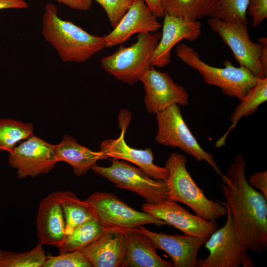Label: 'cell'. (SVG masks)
<instances>
[{"label":"cell","instance_id":"6da1fadb","mask_svg":"<svg viewBox=\"0 0 267 267\" xmlns=\"http://www.w3.org/2000/svg\"><path fill=\"white\" fill-rule=\"evenodd\" d=\"M246 164L243 156L237 155L219 185L239 238L249 250L261 255L267 250V199L248 182Z\"/></svg>","mask_w":267,"mask_h":267},{"label":"cell","instance_id":"7a4b0ae2","mask_svg":"<svg viewBox=\"0 0 267 267\" xmlns=\"http://www.w3.org/2000/svg\"><path fill=\"white\" fill-rule=\"evenodd\" d=\"M42 33L64 62H85L106 47L104 37L91 35L61 19L56 7L50 2L45 6Z\"/></svg>","mask_w":267,"mask_h":267},{"label":"cell","instance_id":"3957f363","mask_svg":"<svg viewBox=\"0 0 267 267\" xmlns=\"http://www.w3.org/2000/svg\"><path fill=\"white\" fill-rule=\"evenodd\" d=\"M187 160L184 155L174 152L165 162L169 172L164 180L167 187V199L182 203L198 216L217 222L226 215V207L222 202L209 199L203 190L195 183L186 168Z\"/></svg>","mask_w":267,"mask_h":267},{"label":"cell","instance_id":"277c9868","mask_svg":"<svg viewBox=\"0 0 267 267\" xmlns=\"http://www.w3.org/2000/svg\"><path fill=\"white\" fill-rule=\"evenodd\" d=\"M176 52L183 63L202 76L205 84L220 88L226 96L240 101L256 84L257 77L242 66H234L229 60L224 61V68L213 67L202 60L198 52L183 43L177 45Z\"/></svg>","mask_w":267,"mask_h":267},{"label":"cell","instance_id":"5b68a950","mask_svg":"<svg viewBox=\"0 0 267 267\" xmlns=\"http://www.w3.org/2000/svg\"><path fill=\"white\" fill-rule=\"evenodd\" d=\"M160 32L139 33L136 42L123 45L112 54L101 60L103 69L117 80L130 85L140 81L143 75L154 67L152 54L161 39Z\"/></svg>","mask_w":267,"mask_h":267},{"label":"cell","instance_id":"8992f818","mask_svg":"<svg viewBox=\"0 0 267 267\" xmlns=\"http://www.w3.org/2000/svg\"><path fill=\"white\" fill-rule=\"evenodd\" d=\"M223 203L227 210L225 223L212 233L204 243L209 255L205 259H197L196 267H254L247 246L235 230L230 209Z\"/></svg>","mask_w":267,"mask_h":267},{"label":"cell","instance_id":"52a82bcc","mask_svg":"<svg viewBox=\"0 0 267 267\" xmlns=\"http://www.w3.org/2000/svg\"><path fill=\"white\" fill-rule=\"evenodd\" d=\"M158 130L156 142L165 146L178 147L198 162L204 161L216 174L222 173L212 155L204 150L185 123L178 105L175 104L156 114Z\"/></svg>","mask_w":267,"mask_h":267},{"label":"cell","instance_id":"ba28073f","mask_svg":"<svg viewBox=\"0 0 267 267\" xmlns=\"http://www.w3.org/2000/svg\"><path fill=\"white\" fill-rule=\"evenodd\" d=\"M86 201L95 219L104 228L118 227L125 230L146 224L169 225L149 214L133 209L113 193L96 191Z\"/></svg>","mask_w":267,"mask_h":267},{"label":"cell","instance_id":"9c48e42d","mask_svg":"<svg viewBox=\"0 0 267 267\" xmlns=\"http://www.w3.org/2000/svg\"><path fill=\"white\" fill-rule=\"evenodd\" d=\"M109 167L93 166L91 170L113 183L118 188L132 191L142 196L149 203H156L167 199L164 180L153 179L140 168L124 160L110 158Z\"/></svg>","mask_w":267,"mask_h":267},{"label":"cell","instance_id":"30bf717a","mask_svg":"<svg viewBox=\"0 0 267 267\" xmlns=\"http://www.w3.org/2000/svg\"><path fill=\"white\" fill-rule=\"evenodd\" d=\"M208 24L230 48L240 66L246 68L255 77L264 78L259 61L263 45L251 40L247 24L213 17L210 18Z\"/></svg>","mask_w":267,"mask_h":267},{"label":"cell","instance_id":"8fae6325","mask_svg":"<svg viewBox=\"0 0 267 267\" xmlns=\"http://www.w3.org/2000/svg\"><path fill=\"white\" fill-rule=\"evenodd\" d=\"M57 163L52 145L34 135L9 152L8 163L19 179L47 174Z\"/></svg>","mask_w":267,"mask_h":267},{"label":"cell","instance_id":"7c38bea8","mask_svg":"<svg viewBox=\"0 0 267 267\" xmlns=\"http://www.w3.org/2000/svg\"><path fill=\"white\" fill-rule=\"evenodd\" d=\"M140 81L144 86V102L148 113L156 115L173 104L185 106L189 94L185 88L175 83L166 72L154 67L147 70Z\"/></svg>","mask_w":267,"mask_h":267},{"label":"cell","instance_id":"4fadbf2b","mask_svg":"<svg viewBox=\"0 0 267 267\" xmlns=\"http://www.w3.org/2000/svg\"><path fill=\"white\" fill-rule=\"evenodd\" d=\"M143 212L162 220L184 234L197 237L209 236L219 227L217 222L191 214L176 201L166 199L156 203L145 202Z\"/></svg>","mask_w":267,"mask_h":267},{"label":"cell","instance_id":"5bb4252c","mask_svg":"<svg viewBox=\"0 0 267 267\" xmlns=\"http://www.w3.org/2000/svg\"><path fill=\"white\" fill-rule=\"evenodd\" d=\"M137 230L148 237L157 249L164 251L171 258L175 267H196L197 254L209 236L169 234L150 231L138 226Z\"/></svg>","mask_w":267,"mask_h":267},{"label":"cell","instance_id":"9a60e30c","mask_svg":"<svg viewBox=\"0 0 267 267\" xmlns=\"http://www.w3.org/2000/svg\"><path fill=\"white\" fill-rule=\"evenodd\" d=\"M124 229L106 228L81 251L94 267H123L127 249Z\"/></svg>","mask_w":267,"mask_h":267},{"label":"cell","instance_id":"2e32d148","mask_svg":"<svg viewBox=\"0 0 267 267\" xmlns=\"http://www.w3.org/2000/svg\"><path fill=\"white\" fill-rule=\"evenodd\" d=\"M161 37L154 50L151 63L153 66L164 67L171 60L172 48L182 40L194 42L201 33V24L165 15Z\"/></svg>","mask_w":267,"mask_h":267},{"label":"cell","instance_id":"e0dca14e","mask_svg":"<svg viewBox=\"0 0 267 267\" xmlns=\"http://www.w3.org/2000/svg\"><path fill=\"white\" fill-rule=\"evenodd\" d=\"M161 26L144 0H136L114 30L104 37L105 46L122 44L135 34L157 32Z\"/></svg>","mask_w":267,"mask_h":267},{"label":"cell","instance_id":"ac0fdd59","mask_svg":"<svg viewBox=\"0 0 267 267\" xmlns=\"http://www.w3.org/2000/svg\"><path fill=\"white\" fill-rule=\"evenodd\" d=\"M37 236L42 245L59 247L66 234V222L57 192L40 201L36 218Z\"/></svg>","mask_w":267,"mask_h":267},{"label":"cell","instance_id":"d6986e66","mask_svg":"<svg viewBox=\"0 0 267 267\" xmlns=\"http://www.w3.org/2000/svg\"><path fill=\"white\" fill-rule=\"evenodd\" d=\"M120 135L116 139L103 140L100 151L108 158L120 159L132 163L139 167L150 178L158 180H165L169 172L165 167L155 165L150 148L137 149L129 146L125 139L126 129H121Z\"/></svg>","mask_w":267,"mask_h":267},{"label":"cell","instance_id":"ffe728a7","mask_svg":"<svg viewBox=\"0 0 267 267\" xmlns=\"http://www.w3.org/2000/svg\"><path fill=\"white\" fill-rule=\"evenodd\" d=\"M127 249L123 267H172L173 265L160 258L152 241L135 228L124 230Z\"/></svg>","mask_w":267,"mask_h":267},{"label":"cell","instance_id":"44dd1931","mask_svg":"<svg viewBox=\"0 0 267 267\" xmlns=\"http://www.w3.org/2000/svg\"><path fill=\"white\" fill-rule=\"evenodd\" d=\"M57 162H64L73 168L77 176H82L100 160L108 158L102 152L92 151L79 144L69 135H65L61 141L54 145Z\"/></svg>","mask_w":267,"mask_h":267},{"label":"cell","instance_id":"7402d4cb","mask_svg":"<svg viewBox=\"0 0 267 267\" xmlns=\"http://www.w3.org/2000/svg\"><path fill=\"white\" fill-rule=\"evenodd\" d=\"M267 100V78H257L256 84L240 100L230 116L231 125L223 135L216 142L217 148L224 146L226 139L230 132L236 126L239 120L243 117H247L257 111L259 106Z\"/></svg>","mask_w":267,"mask_h":267},{"label":"cell","instance_id":"603a6c76","mask_svg":"<svg viewBox=\"0 0 267 267\" xmlns=\"http://www.w3.org/2000/svg\"><path fill=\"white\" fill-rule=\"evenodd\" d=\"M216 0H161L165 15L188 21L210 17Z\"/></svg>","mask_w":267,"mask_h":267},{"label":"cell","instance_id":"cb8c5ba5","mask_svg":"<svg viewBox=\"0 0 267 267\" xmlns=\"http://www.w3.org/2000/svg\"><path fill=\"white\" fill-rule=\"evenodd\" d=\"M64 213L66 234L84 222L95 219L88 202L82 201L72 191H57Z\"/></svg>","mask_w":267,"mask_h":267},{"label":"cell","instance_id":"d4e9b609","mask_svg":"<svg viewBox=\"0 0 267 267\" xmlns=\"http://www.w3.org/2000/svg\"><path fill=\"white\" fill-rule=\"evenodd\" d=\"M104 230L95 219L84 222L66 235L62 244L58 247L59 254L82 250L97 238Z\"/></svg>","mask_w":267,"mask_h":267},{"label":"cell","instance_id":"484cf974","mask_svg":"<svg viewBox=\"0 0 267 267\" xmlns=\"http://www.w3.org/2000/svg\"><path fill=\"white\" fill-rule=\"evenodd\" d=\"M34 127L11 118L0 119V151H11L16 144L33 135Z\"/></svg>","mask_w":267,"mask_h":267},{"label":"cell","instance_id":"4316f807","mask_svg":"<svg viewBox=\"0 0 267 267\" xmlns=\"http://www.w3.org/2000/svg\"><path fill=\"white\" fill-rule=\"evenodd\" d=\"M47 256L38 243L33 249L20 253L3 251L0 256V267H43Z\"/></svg>","mask_w":267,"mask_h":267},{"label":"cell","instance_id":"83f0119b","mask_svg":"<svg viewBox=\"0 0 267 267\" xmlns=\"http://www.w3.org/2000/svg\"><path fill=\"white\" fill-rule=\"evenodd\" d=\"M248 0H216L211 17L229 22L248 24Z\"/></svg>","mask_w":267,"mask_h":267},{"label":"cell","instance_id":"f1b7e54d","mask_svg":"<svg viewBox=\"0 0 267 267\" xmlns=\"http://www.w3.org/2000/svg\"><path fill=\"white\" fill-rule=\"evenodd\" d=\"M43 267H92L89 260L81 251L47 256Z\"/></svg>","mask_w":267,"mask_h":267},{"label":"cell","instance_id":"f546056e","mask_svg":"<svg viewBox=\"0 0 267 267\" xmlns=\"http://www.w3.org/2000/svg\"><path fill=\"white\" fill-rule=\"evenodd\" d=\"M105 10L111 26L115 28L136 0H95Z\"/></svg>","mask_w":267,"mask_h":267},{"label":"cell","instance_id":"4dcf8cb0","mask_svg":"<svg viewBox=\"0 0 267 267\" xmlns=\"http://www.w3.org/2000/svg\"><path fill=\"white\" fill-rule=\"evenodd\" d=\"M252 19V26L257 27L267 18V0H248L247 8Z\"/></svg>","mask_w":267,"mask_h":267},{"label":"cell","instance_id":"1f68e13d","mask_svg":"<svg viewBox=\"0 0 267 267\" xmlns=\"http://www.w3.org/2000/svg\"><path fill=\"white\" fill-rule=\"evenodd\" d=\"M249 184L253 188L259 189L267 199V171H258L252 174L247 179Z\"/></svg>","mask_w":267,"mask_h":267},{"label":"cell","instance_id":"d6a6232c","mask_svg":"<svg viewBox=\"0 0 267 267\" xmlns=\"http://www.w3.org/2000/svg\"><path fill=\"white\" fill-rule=\"evenodd\" d=\"M56 1L72 9L87 11L92 5V0H56Z\"/></svg>","mask_w":267,"mask_h":267},{"label":"cell","instance_id":"836d02e7","mask_svg":"<svg viewBox=\"0 0 267 267\" xmlns=\"http://www.w3.org/2000/svg\"><path fill=\"white\" fill-rule=\"evenodd\" d=\"M260 43L263 45L262 49L260 53L259 61L264 78H267V38L266 37L260 38Z\"/></svg>","mask_w":267,"mask_h":267},{"label":"cell","instance_id":"e575fe53","mask_svg":"<svg viewBox=\"0 0 267 267\" xmlns=\"http://www.w3.org/2000/svg\"><path fill=\"white\" fill-rule=\"evenodd\" d=\"M28 6L24 0H0V10L3 9H24Z\"/></svg>","mask_w":267,"mask_h":267},{"label":"cell","instance_id":"d590c367","mask_svg":"<svg viewBox=\"0 0 267 267\" xmlns=\"http://www.w3.org/2000/svg\"><path fill=\"white\" fill-rule=\"evenodd\" d=\"M144 0L156 18L164 17L165 14L162 7L161 0Z\"/></svg>","mask_w":267,"mask_h":267},{"label":"cell","instance_id":"8d00e7d4","mask_svg":"<svg viewBox=\"0 0 267 267\" xmlns=\"http://www.w3.org/2000/svg\"><path fill=\"white\" fill-rule=\"evenodd\" d=\"M2 251L0 249V255H1V253H2Z\"/></svg>","mask_w":267,"mask_h":267}]
</instances>
